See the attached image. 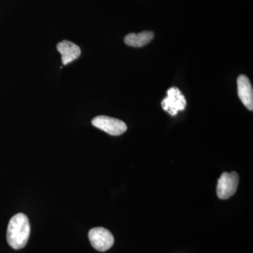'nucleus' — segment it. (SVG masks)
Masks as SVG:
<instances>
[{
	"label": "nucleus",
	"mask_w": 253,
	"mask_h": 253,
	"mask_svg": "<svg viewBox=\"0 0 253 253\" xmlns=\"http://www.w3.org/2000/svg\"><path fill=\"white\" fill-rule=\"evenodd\" d=\"M154 38V33L152 31H144L141 33H130L125 38V43L126 45L134 47H141L149 44Z\"/></svg>",
	"instance_id": "obj_8"
},
{
	"label": "nucleus",
	"mask_w": 253,
	"mask_h": 253,
	"mask_svg": "<svg viewBox=\"0 0 253 253\" xmlns=\"http://www.w3.org/2000/svg\"><path fill=\"white\" fill-rule=\"evenodd\" d=\"M167 97L163 100V109L172 116H175L179 111H184L186 106V100L177 87H171L167 91Z\"/></svg>",
	"instance_id": "obj_4"
},
{
	"label": "nucleus",
	"mask_w": 253,
	"mask_h": 253,
	"mask_svg": "<svg viewBox=\"0 0 253 253\" xmlns=\"http://www.w3.org/2000/svg\"><path fill=\"white\" fill-rule=\"evenodd\" d=\"M239 184L237 172H224L218 179L217 194L221 199H228L234 196Z\"/></svg>",
	"instance_id": "obj_2"
},
{
	"label": "nucleus",
	"mask_w": 253,
	"mask_h": 253,
	"mask_svg": "<svg viewBox=\"0 0 253 253\" xmlns=\"http://www.w3.org/2000/svg\"><path fill=\"white\" fill-rule=\"evenodd\" d=\"M57 50L61 54V60L63 65H67L68 63L75 61L81 56V48L72 42L68 41H63L57 44Z\"/></svg>",
	"instance_id": "obj_7"
},
{
	"label": "nucleus",
	"mask_w": 253,
	"mask_h": 253,
	"mask_svg": "<svg viewBox=\"0 0 253 253\" xmlns=\"http://www.w3.org/2000/svg\"><path fill=\"white\" fill-rule=\"evenodd\" d=\"M91 123L96 127L112 136L121 135L127 129L126 125L123 121L109 116H97L92 120Z\"/></svg>",
	"instance_id": "obj_3"
},
{
	"label": "nucleus",
	"mask_w": 253,
	"mask_h": 253,
	"mask_svg": "<svg viewBox=\"0 0 253 253\" xmlns=\"http://www.w3.org/2000/svg\"><path fill=\"white\" fill-rule=\"evenodd\" d=\"M31 226L27 216L18 213L10 219L6 231L8 244L15 250L23 249L27 244Z\"/></svg>",
	"instance_id": "obj_1"
},
{
	"label": "nucleus",
	"mask_w": 253,
	"mask_h": 253,
	"mask_svg": "<svg viewBox=\"0 0 253 253\" xmlns=\"http://www.w3.org/2000/svg\"><path fill=\"white\" fill-rule=\"evenodd\" d=\"M238 94L244 106L250 111L253 110V90L249 78L241 75L237 80Z\"/></svg>",
	"instance_id": "obj_6"
},
{
	"label": "nucleus",
	"mask_w": 253,
	"mask_h": 253,
	"mask_svg": "<svg viewBox=\"0 0 253 253\" xmlns=\"http://www.w3.org/2000/svg\"><path fill=\"white\" fill-rule=\"evenodd\" d=\"M88 236L91 246L101 252L108 251L114 244L113 234L105 228H93L89 231Z\"/></svg>",
	"instance_id": "obj_5"
}]
</instances>
